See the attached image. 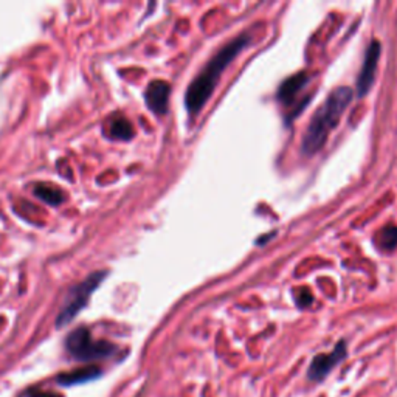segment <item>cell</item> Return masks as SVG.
<instances>
[{
	"label": "cell",
	"instance_id": "5b68a950",
	"mask_svg": "<svg viewBox=\"0 0 397 397\" xmlns=\"http://www.w3.org/2000/svg\"><path fill=\"white\" fill-rule=\"evenodd\" d=\"M346 355L347 347L345 340L338 341L331 352L315 355L308 369V379L312 382H323L327 377V374L346 359Z\"/></svg>",
	"mask_w": 397,
	"mask_h": 397
},
{
	"label": "cell",
	"instance_id": "6da1fadb",
	"mask_svg": "<svg viewBox=\"0 0 397 397\" xmlns=\"http://www.w3.org/2000/svg\"><path fill=\"white\" fill-rule=\"evenodd\" d=\"M250 44V34L242 33L238 38L233 39L232 43L224 45L214 57L208 61L204 70H202L194 81L190 84L185 95V104L188 112L191 117H196L202 107L205 106L207 101L213 95L220 75L224 73L225 68L232 64L234 58Z\"/></svg>",
	"mask_w": 397,
	"mask_h": 397
},
{
	"label": "cell",
	"instance_id": "5bb4252c",
	"mask_svg": "<svg viewBox=\"0 0 397 397\" xmlns=\"http://www.w3.org/2000/svg\"><path fill=\"white\" fill-rule=\"evenodd\" d=\"M27 397H62V396L54 391H33Z\"/></svg>",
	"mask_w": 397,
	"mask_h": 397
},
{
	"label": "cell",
	"instance_id": "7c38bea8",
	"mask_svg": "<svg viewBox=\"0 0 397 397\" xmlns=\"http://www.w3.org/2000/svg\"><path fill=\"white\" fill-rule=\"evenodd\" d=\"M34 193H36V196L39 199H43L44 202H47V204H50V205H59L62 200V197H64V194H62V191L59 190V188H57L54 185H44V183H40L36 186V190H34Z\"/></svg>",
	"mask_w": 397,
	"mask_h": 397
},
{
	"label": "cell",
	"instance_id": "8992f818",
	"mask_svg": "<svg viewBox=\"0 0 397 397\" xmlns=\"http://www.w3.org/2000/svg\"><path fill=\"white\" fill-rule=\"evenodd\" d=\"M380 52H382V45L379 40H373L369 44L366 54H365V61L364 66H361L360 75L357 78V84H355V90H357V96H365L369 89H371L374 78H375V70H377V62L380 58Z\"/></svg>",
	"mask_w": 397,
	"mask_h": 397
},
{
	"label": "cell",
	"instance_id": "4fadbf2b",
	"mask_svg": "<svg viewBox=\"0 0 397 397\" xmlns=\"http://www.w3.org/2000/svg\"><path fill=\"white\" fill-rule=\"evenodd\" d=\"M312 301H313V298H312V294L308 287H304L298 292L297 304L299 306V308H309Z\"/></svg>",
	"mask_w": 397,
	"mask_h": 397
},
{
	"label": "cell",
	"instance_id": "ba28073f",
	"mask_svg": "<svg viewBox=\"0 0 397 397\" xmlns=\"http://www.w3.org/2000/svg\"><path fill=\"white\" fill-rule=\"evenodd\" d=\"M310 76L306 72H299L290 78L285 80L278 89V100H280L285 106L294 104L297 101V96L303 92L308 86Z\"/></svg>",
	"mask_w": 397,
	"mask_h": 397
},
{
	"label": "cell",
	"instance_id": "3957f363",
	"mask_svg": "<svg viewBox=\"0 0 397 397\" xmlns=\"http://www.w3.org/2000/svg\"><path fill=\"white\" fill-rule=\"evenodd\" d=\"M67 351L72 354L76 360H95V359H106L114 355L117 347L104 340H95L87 327H78V329L68 334L66 340Z\"/></svg>",
	"mask_w": 397,
	"mask_h": 397
},
{
	"label": "cell",
	"instance_id": "8fae6325",
	"mask_svg": "<svg viewBox=\"0 0 397 397\" xmlns=\"http://www.w3.org/2000/svg\"><path fill=\"white\" fill-rule=\"evenodd\" d=\"M375 242L377 247L383 252H389V250L396 248L397 246V227L396 225H387L383 227L375 236Z\"/></svg>",
	"mask_w": 397,
	"mask_h": 397
},
{
	"label": "cell",
	"instance_id": "30bf717a",
	"mask_svg": "<svg viewBox=\"0 0 397 397\" xmlns=\"http://www.w3.org/2000/svg\"><path fill=\"white\" fill-rule=\"evenodd\" d=\"M109 134L117 140H129L134 135V128L123 115H114L109 121Z\"/></svg>",
	"mask_w": 397,
	"mask_h": 397
},
{
	"label": "cell",
	"instance_id": "7a4b0ae2",
	"mask_svg": "<svg viewBox=\"0 0 397 397\" xmlns=\"http://www.w3.org/2000/svg\"><path fill=\"white\" fill-rule=\"evenodd\" d=\"M354 90L351 87H337L329 93L322 106L310 118L309 126L303 135L301 149L306 156H312L323 148L327 137L337 128L341 115L352 101Z\"/></svg>",
	"mask_w": 397,
	"mask_h": 397
},
{
	"label": "cell",
	"instance_id": "9c48e42d",
	"mask_svg": "<svg viewBox=\"0 0 397 397\" xmlns=\"http://www.w3.org/2000/svg\"><path fill=\"white\" fill-rule=\"evenodd\" d=\"M100 375H101V369L98 366L92 365L61 374L58 377V382L64 387H73V385H80V383L95 380L96 377H100Z\"/></svg>",
	"mask_w": 397,
	"mask_h": 397
},
{
	"label": "cell",
	"instance_id": "277c9868",
	"mask_svg": "<svg viewBox=\"0 0 397 397\" xmlns=\"http://www.w3.org/2000/svg\"><path fill=\"white\" fill-rule=\"evenodd\" d=\"M104 278H106V271H93V274L87 276L84 281L75 285V287L70 290V294H68L66 304L62 306V309L57 318L58 327L67 326L82 309H84V306L89 301V297L98 289V285L104 281Z\"/></svg>",
	"mask_w": 397,
	"mask_h": 397
},
{
	"label": "cell",
	"instance_id": "52a82bcc",
	"mask_svg": "<svg viewBox=\"0 0 397 397\" xmlns=\"http://www.w3.org/2000/svg\"><path fill=\"white\" fill-rule=\"evenodd\" d=\"M171 87L165 81H152L144 92V100L148 107L157 115H163L168 110Z\"/></svg>",
	"mask_w": 397,
	"mask_h": 397
}]
</instances>
